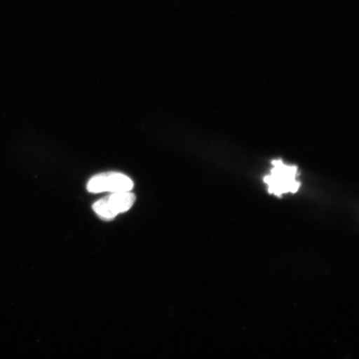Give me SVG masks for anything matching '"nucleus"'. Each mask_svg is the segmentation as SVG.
<instances>
[{
  "instance_id": "f257e3e1",
  "label": "nucleus",
  "mask_w": 359,
  "mask_h": 359,
  "mask_svg": "<svg viewBox=\"0 0 359 359\" xmlns=\"http://www.w3.org/2000/svg\"><path fill=\"white\" fill-rule=\"evenodd\" d=\"M272 165L271 172L264 178L269 192L276 196L297 192L300 187L297 168L279 160L273 161Z\"/></svg>"
},
{
  "instance_id": "f03ea898",
  "label": "nucleus",
  "mask_w": 359,
  "mask_h": 359,
  "mask_svg": "<svg viewBox=\"0 0 359 359\" xmlns=\"http://www.w3.org/2000/svg\"><path fill=\"white\" fill-rule=\"evenodd\" d=\"M136 201L131 191L115 192L93 204L94 212L103 221H111L120 213L128 212Z\"/></svg>"
},
{
  "instance_id": "7ed1b4c3",
  "label": "nucleus",
  "mask_w": 359,
  "mask_h": 359,
  "mask_svg": "<svg viewBox=\"0 0 359 359\" xmlns=\"http://www.w3.org/2000/svg\"><path fill=\"white\" fill-rule=\"evenodd\" d=\"M133 186L132 179L123 173L107 172L90 179L88 191L91 193L131 191Z\"/></svg>"
}]
</instances>
